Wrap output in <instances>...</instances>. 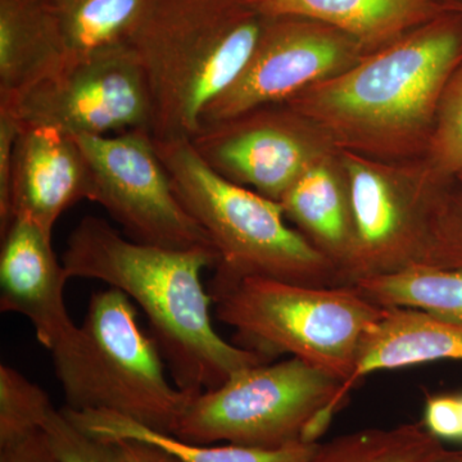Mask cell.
Instances as JSON below:
<instances>
[{"label":"cell","instance_id":"1f68e13d","mask_svg":"<svg viewBox=\"0 0 462 462\" xmlns=\"http://www.w3.org/2000/svg\"><path fill=\"white\" fill-rule=\"evenodd\" d=\"M445 5H448V7L457 9V11L462 12V5H456V3H445Z\"/></svg>","mask_w":462,"mask_h":462},{"label":"cell","instance_id":"2e32d148","mask_svg":"<svg viewBox=\"0 0 462 462\" xmlns=\"http://www.w3.org/2000/svg\"><path fill=\"white\" fill-rule=\"evenodd\" d=\"M266 17H303L336 27L367 51L379 50L445 11L437 0H249Z\"/></svg>","mask_w":462,"mask_h":462},{"label":"cell","instance_id":"9a60e30c","mask_svg":"<svg viewBox=\"0 0 462 462\" xmlns=\"http://www.w3.org/2000/svg\"><path fill=\"white\" fill-rule=\"evenodd\" d=\"M462 361V324L411 307H385L358 346L351 391L364 376L434 361Z\"/></svg>","mask_w":462,"mask_h":462},{"label":"cell","instance_id":"4dcf8cb0","mask_svg":"<svg viewBox=\"0 0 462 462\" xmlns=\"http://www.w3.org/2000/svg\"><path fill=\"white\" fill-rule=\"evenodd\" d=\"M430 462H462V449L460 451H447L443 448Z\"/></svg>","mask_w":462,"mask_h":462},{"label":"cell","instance_id":"4316f807","mask_svg":"<svg viewBox=\"0 0 462 462\" xmlns=\"http://www.w3.org/2000/svg\"><path fill=\"white\" fill-rule=\"evenodd\" d=\"M21 125L7 108H0V234L14 221L11 208L12 169Z\"/></svg>","mask_w":462,"mask_h":462},{"label":"cell","instance_id":"ffe728a7","mask_svg":"<svg viewBox=\"0 0 462 462\" xmlns=\"http://www.w3.org/2000/svg\"><path fill=\"white\" fill-rule=\"evenodd\" d=\"M152 0H47L67 57L129 42Z\"/></svg>","mask_w":462,"mask_h":462},{"label":"cell","instance_id":"30bf717a","mask_svg":"<svg viewBox=\"0 0 462 462\" xmlns=\"http://www.w3.org/2000/svg\"><path fill=\"white\" fill-rule=\"evenodd\" d=\"M351 203L354 238L342 284L418 266L422 212L438 182L421 160L388 162L340 152Z\"/></svg>","mask_w":462,"mask_h":462},{"label":"cell","instance_id":"9c48e42d","mask_svg":"<svg viewBox=\"0 0 462 462\" xmlns=\"http://www.w3.org/2000/svg\"><path fill=\"white\" fill-rule=\"evenodd\" d=\"M75 138L90 170L89 200L107 211L125 236L156 247L215 248L176 196L148 130Z\"/></svg>","mask_w":462,"mask_h":462},{"label":"cell","instance_id":"44dd1931","mask_svg":"<svg viewBox=\"0 0 462 462\" xmlns=\"http://www.w3.org/2000/svg\"><path fill=\"white\" fill-rule=\"evenodd\" d=\"M383 307H411L462 324V270L412 266L356 282Z\"/></svg>","mask_w":462,"mask_h":462},{"label":"cell","instance_id":"8992f818","mask_svg":"<svg viewBox=\"0 0 462 462\" xmlns=\"http://www.w3.org/2000/svg\"><path fill=\"white\" fill-rule=\"evenodd\" d=\"M218 321L236 330L239 346L276 357L291 355L346 384L358 346L385 307L355 284L311 287L248 276L209 282Z\"/></svg>","mask_w":462,"mask_h":462},{"label":"cell","instance_id":"ac0fdd59","mask_svg":"<svg viewBox=\"0 0 462 462\" xmlns=\"http://www.w3.org/2000/svg\"><path fill=\"white\" fill-rule=\"evenodd\" d=\"M279 203L287 220L331 261L340 278L354 238L348 184L340 151L307 170Z\"/></svg>","mask_w":462,"mask_h":462},{"label":"cell","instance_id":"52a82bcc","mask_svg":"<svg viewBox=\"0 0 462 462\" xmlns=\"http://www.w3.org/2000/svg\"><path fill=\"white\" fill-rule=\"evenodd\" d=\"M346 397L342 382L298 358L256 365L194 394L172 436L263 449L316 443Z\"/></svg>","mask_w":462,"mask_h":462},{"label":"cell","instance_id":"484cf974","mask_svg":"<svg viewBox=\"0 0 462 462\" xmlns=\"http://www.w3.org/2000/svg\"><path fill=\"white\" fill-rule=\"evenodd\" d=\"M42 430L60 462H121L117 443L85 433L62 410L51 411Z\"/></svg>","mask_w":462,"mask_h":462},{"label":"cell","instance_id":"7c38bea8","mask_svg":"<svg viewBox=\"0 0 462 462\" xmlns=\"http://www.w3.org/2000/svg\"><path fill=\"white\" fill-rule=\"evenodd\" d=\"M190 142L223 178L276 202L307 170L339 152L284 103L206 125Z\"/></svg>","mask_w":462,"mask_h":462},{"label":"cell","instance_id":"d6986e66","mask_svg":"<svg viewBox=\"0 0 462 462\" xmlns=\"http://www.w3.org/2000/svg\"><path fill=\"white\" fill-rule=\"evenodd\" d=\"M62 411L80 430L99 439L139 440L165 449L181 462H309L320 443L300 442L276 449L254 448L236 445H199L185 442L172 434L144 427L139 422L111 411Z\"/></svg>","mask_w":462,"mask_h":462},{"label":"cell","instance_id":"e0dca14e","mask_svg":"<svg viewBox=\"0 0 462 462\" xmlns=\"http://www.w3.org/2000/svg\"><path fill=\"white\" fill-rule=\"evenodd\" d=\"M66 60L47 0H0V105L54 74Z\"/></svg>","mask_w":462,"mask_h":462},{"label":"cell","instance_id":"603a6c76","mask_svg":"<svg viewBox=\"0 0 462 462\" xmlns=\"http://www.w3.org/2000/svg\"><path fill=\"white\" fill-rule=\"evenodd\" d=\"M418 266L462 270V176L438 185L425 203Z\"/></svg>","mask_w":462,"mask_h":462},{"label":"cell","instance_id":"8fae6325","mask_svg":"<svg viewBox=\"0 0 462 462\" xmlns=\"http://www.w3.org/2000/svg\"><path fill=\"white\" fill-rule=\"evenodd\" d=\"M366 53L357 39L327 23L267 17L247 65L206 109L202 127L282 105L306 88L351 69Z\"/></svg>","mask_w":462,"mask_h":462},{"label":"cell","instance_id":"277c9868","mask_svg":"<svg viewBox=\"0 0 462 462\" xmlns=\"http://www.w3.org/2000/svg\"><path fill=\"white\" fill-rule=\"evenodd\" d=\"M154 144L176 196L220 257L209 282L263 276L311 287L342 284L331 261L289 226L281 203L223 178L189 139Z\"/></svg>","mask_w":462,"mask_h":462},{"label":"cell","instance_id":"7a4b0ae2","mask_svg":"<svg viewBox=\"0 0 462 462\" xmlns=\"http://www.w3.org/2000/svg\"><path fill=\"white\" fill-rule=\"evenodd\" d=\"M60 261L69 279L106 282L141 307L182 392L211 391L234 373L273 360L231 345L215 330L214 300L202 282L203 272L220 263L215 248L142 245L121 236L105 218L85 216L69 234Z\"/></svg>","mask_w":462,"mask_h":462},{"label":"cell","instance_id":"ba28073f","mask_svg":"<svg viewBox=\"0 0 462 462\" xmlns=\"http://www.w3.org/2000/svg\"><path fill=\"white\" fill-rule=\"evenodd\" d=\"M0 108L21 127H56L72 136L151 133L153 120L147 78L129 42L67 57L54 74Z\"/></svg>","mask_w":462,"mask_h":462},{"label":"cell","instance_id":"7402d4cb","mask_svg":"<svg viewBox=\"0 0 462 462\" xmlns=\"http://www.w3.org/2000/svg\"><path fill=\"white\" fill-rule=\"evenodd\" d=\"M445 447L422 424L372 428L320 443L309 462H430Z\"/></svg>","mask_w":462,"mask_h":462},{"label":"cell","instance_id":"3957f363","mask_svg":"<svg viewBox=\"0 0 462 462\" xmlns=\"http://www.w3.org/2000/svg\"><path fill=\"white\" fill-rule=\"evenodd\" d=\"M267 17L249 0H152L129 38L151 93L154 141L193 139L247 65Z\"/></svg>","mask_w":462,"mask_h":462},{"label":"cell","instance_id":"f546056e","mask_svg":"<svg viewBox=\"0 0 462 462\" xmlns=\"http://www.w3.org/2000/svg\"><path fill=\"white\" fill-rule=\"evenodd\" d=\"M121 462H181L165 449L139 440H118Z\"/></svg>","mask_w":462,"mask_h":462},{"label":"cell","instance_id":"5bb4252c","mask_svg":"<svg viewBox=\"0 0 462 462\" xmlns=\"http://www.w3.org/2000/svg\"><path fill=\"white\" fill-rule=\"evenodd\" d=\"M87 158L75 136L51 126L21 127L12 169V217L51 231L63 212L90 199Z\"/></svg>","mask_w":462,"mask_h":462},{"label":"cell","instance_id":"83f0119b","mask_svg":"<svg viewBox=\"0 0 462 462\" xmlns=\"http://www.w3.org/2000/svg\"><path fill=\"white\" fill-rule=\"evenodd\" d=\"M422 425L439 440L462 442V393L428 398Z\"/></svg>","mask_w":462,"mask_h":462},{"label":"cell","instance_id":"d6a6232c","mask_svg":"<svg viewBox=\"0 0 462 462\" xmlns=\"http://www.w3.org/2000/svg\"><path fill=\"white\" fill-rule=\"evenodd\" d=\"M437 2L442 3V5H445V3H456V5H462V0H437Z\"/></svg>","mask_w":462,"mask_h":462},{"label":"cell","instance_id":"6da1fadb","mask_svg":"<svg viewBox=\"0 0 462 462\" xmlns=\"http://www.w3.org/2000/svg\"><path fill=\"white\" fill-rule=\"evenodd\" d=\"M461 60L462 12L445 5L428 23L284 105L340 152L388 162L420 160L440 94Z\"/></svg>","mask_w":462,"mask_h":462},{"label":"cell","instance_id":"5b68a950","mask_svg":"<svg viewBox=\"0 0 462 462\" xmlns=\"http://www.w3.org/2000/svg\"><path fill=\"white\" fill-rule=\"evenodd\" d=\"M51 352L72 411H111L173 434L194 394L170 384L156 340L142 329L135 305L108 287L91 294L75 333Z\"/></svg>","mask_w":462,"mask_h":462},{"label":"cell","instance_id":"d4e9b609","mask_svg":"<svg viewBox=\"0 0 462 462\" xmlns=\"http://www.w3.org/2000/svg\"><path fill=\"white\" fill-rule=\"evenodd\" d=\"M54 407L50 394L23 374L0 366V446L42 430Z\"/></svg>","mask_w":462,"mask_h":462},{"label":"cell","instance_id":"4fadbf2b","mask_svg":"<svg viewBox=\"0 0 462 462\" xmlns=\"http://www.w3.org/2000/svg\"><path fill=\"white\" fill-rule=\"evenodd\" d=\"M69 279L51 248V231L14 217L2 234L0 311L29 319L36 339L50 351L78 329L63 297Z\"/></svg>","mask_w":462,"mask_h":462},{"label":"cell","instance_id":"f1b7e54d","mask_svg":"<svg viewBox=\"0 0 462 462\" xmlns=\"http://www.w3.org/2000/svg\"><path fill=\"white\" fill-rule=\"evenodd\" d=\"M0 462H60L44 430H39L0 446Z\"/></svg>","mask_w":462,"mask_h":462},{"label":"cell","instance_id":"cb8c5ba5","mask_svg":"<svg viewBox=\"0 0 462 462\" xmlns=\"http://www.w3.org/2000/svg\"><path fill=\"white\" fill-rule=\"evenodd\" d=\"M420 160L439 184L462 176V60L440 94L430 144Z\"/></svg>","mask_w":462,"mask_h":462}]
</instances>
